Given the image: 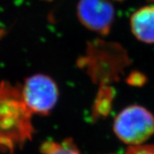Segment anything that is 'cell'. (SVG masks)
Instances as JSON below:
<instances>
[{
	"instance_id": "obj_8",
	"label": "cell",
	"mask_w": 154,
	"mask_h": 154,
	"mask_svg": "<svg viewBox=\"0 0 154 154\" xmlns=\"http://www.w3.org/2000/svg\"><path fill=\"white\" fill-rule=\"evenodd\" d=\"M40 152L41 154H81L79 149L70 138L62 142H45L42 145Z\"/></svg>"
},
{
	"instance_id": "obj_7",
	"label": "cell",
	"mask_w": 154,
	"mask_h": 154,
	"mask_svg": "<svg viewBox=\"0 0 154 154\" xmlns=\"http://www.w3.org/2000/svg\"><path fill=\"white\" fill-rule=\"evenodd\" d=\"M114 91L109 85H100L93 104V115L95 118L105 117L111 110Z\"/></svg>"
},
{
	"instance_id": "obj_3",
	"label": "cell",
	"mask_w": 154,
	"mask_h": 154,
	"mask_svg": "<svg viewBox=\"0 0 154 154\" xmlns=\"http://www.w3.org/2000/svg\"><path fill=\"white\" fill-rule=\"evenodd\" d=\"M113 128L123 143L140 145L154 135V116L143 106H128L115 117Z\"/></svg>"
},
{
	"instance_id": "obj_4",
	"label": "cell",
	"mask_w": 154,
	"mask_h": 154,
	"mask_svg": "<svg viewBox=\"0 0 154 154\" xmlns=\"http://www.w3.org/2000/svg\"><path fill=\"white\" fill-rule=\"evenodd\" d=\"M23 101L31 113L46 116L55 107L59 88L53 78L45 74H34L25 80L21 88Z\"/></svg>"
},
{
	"instance_id": "obj_5",
	"label": "cell",
	"mask_w": 154,
	"mask_h": 154,
	"mask_svg": "<svg viewBox=\"0 0 154 154\" xmlns=\"http://www.w3.org/2000/svg\"><path fill=\"white\" fill-rule=\"evenodd\" d=\"M77 15L86 28L99 35H107L114 20L115 10L109 0H80Z\"/></svg>"
},
{
	"instance_id": "obj_1",
	"label": "cell",
	"mask_w": 154,
	"mask_h": 154,
	"mask_svg": "<svg viewBox=\"0 0 154 154\" xmlns=\"http://www.w3.org/2000/svg\"><path fill=\"white\" fill-rule=\"evenodd\" d=\"M32 113L26 106L21 88L0 83V149L12 154L31 140L34 133Z\"/></svg>"
},
{
	"instance_id": "obj_6",
	"label": "cell",
	"mask_w": 154,
	"mask_h": 154,
	"mask_svg": "<svg viewBox=\"0 0 154 154\" xmlns=\"http://www.w3.org/2000/svg\"><path fill=\"white\" fill-rule=\"evenodd\" d=\"M131 32L140 42L154 43V6L140 8L131 15Z\"/></svg>"
},
{
	"instance_id": "obj_9",
	"label": "cell",
	"mask_w": 154,
	"mask_h": 154,
	"mask_svg": "<svg viewBox=\"0 0 154 154\" xmlns=\"http://www.w3.org/2000/svg\"><path fill=\"white\" fill-rule=\"evenodd\" d=\"M125 154H154V146L142 144L131 146Z\"/></svg>"
},
{
	"instance_id": "obj_2",
	"label": "cell",
	"mask_w": 154,
	"mask_h": 154,
	"mask_svg": "<svg viewBox=\"0 0 154 154\" xmlns=\"http://www.w3.org/2000/svg\"><path fill=\"white\" fill-rule=\"evenodd\" d=\"M78 63L92 82L100 86L109 85L119 80L130 60L121 45L96 39L88 43L85 54Z\"/></svg>"
},
{
	"instance_id": "obj_10",
	"label": "cell",
	"mask_w": 154,
	"mask_h": 154,
	"mask_svg": "<svg viewBox=\"0 0 154 154\" xmlns=\"http://www.w3.org/2000/svg\"><path fill=\"white\" fill-rule=\"evenodd\" d=\"M127 82L133 86H143L146 82V78L142 73L134 71L129 75Z\"/></svg>"
}]
</instances>
